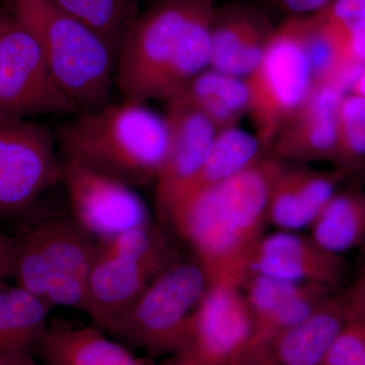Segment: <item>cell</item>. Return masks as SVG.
I'll list each match as a JSON object with an SVG mask.
<instances>
[{
    "mask_svg": "<svg viewBox=\"0 0 365 365\" xmlns=\"http://www.w3.org/2000/svg\"><path fill=\"white\" fill-rule=\"evenodd\" d=\"M285 162L269 153L258 163L190 198L172 228L193 250L211 285L242 287L265 235L271 189Z\"/></svg>",
    "mask_w": 365,
    "mask_h": 365,
    "instance_id": "6da1fadb",
    "label": "cell"
},
{
    "mask_svg": "<svg viewBox=\"0 0 365 365\" xmlns=\"http://www.w3.org/2000/svg\"><path fill=\"white\" fill-rule=\"evenodd\" d=\"M213 0H160L140 14L117 55L122 100L170 101L210 66Z\"/></svg>",
    "mask_w": 365,
    "mask_h": 365,
    "instance_id": "7a4b0ae2",
    "label": "cell"
},
{
    "mask_svg": "<svg viewBox=\"0 0 365 365\" xmlns=\"http://www.w3.org/2000/svg\"><path fill=\"white\" fill-rule=\"evenodd\" d=\"M67 160L132 188L155 184L170 145L165 117L146 103L122 100L74 115L57 131Z\"/></svg>",
    "mask_w": 365,
    "mask_h": 365,
    "instance_id": "3957f363",
    "label": "cell"
},
{
    "mask_svg": "<svg viewBox=\"0 0 365 365\" xmlns=\"http://www.w3.org/2000/svg\"><path fill=\"white\" fill-rule=\"evenodd\" d=\"M13 14L35 36L55 83L78 114L111 102L117 58L97 34L51 0H14Z\"/></svg>",
    "mask_w": 365,
    "mask_h": 365,
    "instance_id": "277c9868",
    "label": "cell"
},
{
    "mask_svg": "<svg viewBox=\"0 0 365 365\" xmlns=\"http://www.w3.org/2000/svg\"><path fill=\"white\" fill-rule=\"evenodd\" d=\"M16 285L55 307L88 309V273L97 242L72 218H53L16 239Z\"/></svg>",
    "mask_w": 365,
    "mask_h": 365,
    "instance_id": "5b68a950",
    "label": "cell"
},
{
    "mask_svg": "<svg viewBox=\"0 0 365 365\" xmlns=\"http://www.w3.org/2000/svg\"><path fill=\"white\" fill-rule=\"evenodd\" d=\"M207 288V277L196 261L173 262L150 281L108 333L150 356L181 352L192 317Z\"/></svg>",
    "mask_w": 365,
    "mask_h": 365,
    "instance_id": "8992f818",
    "label": "cell"
},
{
    "mask_svg": "<svg viewBox=\"0 0 365 365\" xmlns=\"http://www.w3.org/2000/svg\"><path fill=\"white\" fill-rule=\"evenodd\" d=\"M175 261L155 223L97 242L88 273L86 314L108 332L150 281Z\"/></svg>",
    "mask_w": 365,
    "mask_h": 365,
    "instance_id": "52a82bcc",
    "label": "cell"
},
{
    "mask_svg": "<svg viewBox=\"0 0 365 365\" xmlns=\"http://www.w3.org/2000/svg\"><path fill=\"white\" fill-rule=\"evenodd\" d=\"M257 138L271 153L281 127L314 88L313 74L292 18L275 28L260 64L247 78Z\"/></svg>",
    "mask_w": 365,
    "mask_h": 365,
    "instance_id": "ba28073f",
    "label": "cell"
},
{
    "mask_svg": "<svg viewBox=\"0 0 365 365\" xmlns=\"http://www.w3.org/2000/svg\"><path fill=\"white\" fill-rule=\"evenodd\" d=\"M78 115L62 93L39 43L14 14L0 13V122Z\"/></svg>",
    "mask_w": 365,
    "mask_h": 365,
    "instance_id": "9c48e42d",
    "label": "cell"
},
{
    "mask_svg": "<svg viewBox=\"0 0 365 365\" xmlns=\"http://www.w3.org/2000/svg\"><path fill=\"white\" fill-rule=\"evenodd\" d=\"M56 138L35 122H0V220L30 212L61 182Z\"/></svg>",
    "mask_w": 365,
    "mask_h": 365,
    "instance_id": "30bf717a",
    "label": "cell"
},
{
    "mask_svg": "<svg viewBox=\"0 0 365 365\" xmlns=\"http://www.w3.org/2000/svg\"><path fill=\"white\" fill-rule=\"evenodd\" d=\"M72 220L96 242L150 225V210L132 187L76 160L62 162Z\"/></svg>",
    "mask_w": 365,
    "mask_h": 365,
    "instance_id": "8fae6325",
    "label": "cell"
},
{
    "mask_svg": "<svg viewBox=\"0 0 365 365\" xmlns=\"http://www.w3.org/2000/svg\"><path fill=\"white\" fill-rule=\"evenodd\" d=\"M253 337V318L242 288L211 285L194 312L182 351L212 365H237Z\"/></svg>",
    "mask_w": 365,
    "mask_h": 365,
    "instance_id": "7c38bea8",
    "label": "cell"
},
{
    "mask_svg": "<svg viewBox=\"0 0 365 365\" xmlns=\"http://www.w3.org/2000/svg\"><path fill=\"white\" fill-rule=\"evenodd\" d=\"M168 102L169 150L155 182L158 213L163 222L202 169L218 132L203 113L182 98L176 96Z\"/></svg>",
    "mask_w": 365,
    "mask_h": 365,
    "instance_id": "4fadbf2b",
    "label": "cell"
},
{
    "mask_svg": "<svg viewBox=\"0 0 365 365\" xmlns=\"http://www.w3.org/2000/svg\"><path fill=\"white\" fill-rule=\"evenodd\" d=\"M347 319L344 297L334 292L299 323L251 343L237 365H322Z\"/></svg>",
    "mask_w": 365,
    "mask_h": 365,
    "instance_id": "5bb4252c",
    "label": "cell"
},
{
    "mask_svg": "<svg viewBox=\"0 0 365 365\" xmlns=\"http://www.w3.org/2000/svg\"><path fill=\"white\" fill-rule=\"evenodd\" d=\"M348 262L319 246L311 235L279 230L264 235L255 250L250 275L259 274L336 290L348 272Z\"/></svg>",
    "mask_w": 365,
    "mask_h": 365,
    "instance_id": "9a60e30c",
    "label": "cell"
},
{
    "mask_svg": "<svg viewBox=\"0 0 365 365\" xmlns=\"http://www.w3.org/2000/svg\"><path fill=\"white\" fill-rule=\"evenodd\" d=\"M346 93L331 81L314 86L304 104L274 138L271 153L283 162H332L338 113Z\"/></svg>",
    "mask_w": 365,
    "mask_h": 365,
    "instance_id": "2e32d148",
    "label": "cell"
},
{
    "mask_svg": "<svg viewBox=\"0 0 365 365\" xmlns=\"http://www.w3.org/2000/svg\"><path fill=\"white\" fill-rule=\"evenodd\" d=\"M274 31L267 14L259 7L244 2L216 7L209 67L235 78H248L260 64Z\"/></svg>",
    "mask_w": 365,
    "mask_h": 365,
    "instance_id": "e0dca14e",
    "label": "cell"
},
{
    "mask_svg": "<svg viewBox=\"0 0 365 365\" xmlns=\"http://www.w3.org/2000/svg\"><path fill=\"white\" fill-rule=\"evenodd\" d=\"M345 178L337 170H318L284 163L271 189L268 222L279 230L309 228Z\"/></svg>",
    "mask_w": 365,
    "mask_h": 365,
    "instance_id": "ac0fdd59",
    "label": "cell"
},
{
    "mask_svg": "<svg viewBox=\"0 0 365 365\" xmlns=\"http://www.w3.org/2000/svg\"><path fill=\"white\" fill-rule=\"evenodd\" d=\"M254 323L252 343L299 323L334 294L322 285L295 283L251 274L242 287Z\"/></svg>",
    "mask_w": 365,
    "mask_h": 365,
    "instance_id": "d6986e66",
    "label": "cell"
},
{
    "mask_svg": "<svg viewBox=\"0 0 365 365\" xmlns=\"http://www.w3.org/2000/svg\"><path fill=\"white\" fill-rule=\"evenodd\" d=\"M36 352L43 365H148L93 327L76 328L53 319Z\"/></svg>",
    "mask_w": 365,
    "mask_h": 365,
    "instance_id": "ffe728a7",
    "label": "cell"
},
{
    "mask_svg": "<svg viewBox=\"0 0 365 365\" xmlns=\"http://www.w3.org/2000/svg\"><path fill=\"white\" fill-rule=\"evenodd\" d=\"M269 153H269L256 135H252L237 126L228 127L218 131L202 169L182 192L165 220V225H168L178 209L197 193L248 169Z\"/></svg>",
    "mask_w": 365,
    "mask_h": 365,
    "instance_id": "44dd1931",
    "label": "cell"
},
{
    "mask_svg": "<svg viewBox=\"0 0 365 365\" xmlns=\"http://www.w3.org/2000/svg\"><path fill=\"white\" fill-rule=\"evenodd\" d=\"M51 304L16 285L0 282V353L31 355L47 330Z\"/></svg>",
    "mask_w": 365,
    "mask_h": 365,
    "instance_id": "7402d4cb",
    "label": "cell"
},
{
    "mask_svg": "<svg viewBox=\"0 0 365 365\" xmlns=\"http://www.w3.org/2000/svg\"><path fill=\"white\" fill-rule=\"evenodd\" d=\"M176 96L203 113L218 131L237 126L242 115L249 113L247 81L212 68L197 74Z\"/></svg>",
    "mask_w": 365,
    "mask_h": 365,
    "instance_id": "603a6c76",
    "label": "cell"
},
{
    "mask_svg": "<svg viewBox=\"0 0 365 365\" xmlns=\"http://www.w3.org/2000/svg\"><path fill=\"white\" fill-rule=\"evenodd\" d=\"M311 237L331 253L346 252L365 244V192L359 187L339 190L321 211Z\"/></svg>",
    "mask_w": 365,
    "mask_h": 365,
    "instance_id": "cb8c5ba5",
    "label": "cell"
},
{
    "mask_svg": "<svg viewBox=\"0 0 365 365\" xmlns=\"http://www.w3.org/2000/svg\"><path fill=\"white\" fill-rule=\"evenodd\" d=\"M62 11L88 26L116 56L138 18L137 0H51Z\"/></svg>",
    "mask_w": 365,
    "mask_h": 365,
    "instance_id": "d4e9b609",
    "label": "cell"
},
{
    "mask_svg": "<svg viewBox=\"0 0 365 365\" xmlns=\"http://www.w3.org/2000/svg\"><path fill=\"white\" fill-rule=\"evenodd\" d=\"M334 170L343 177L365 175V98L348 93L338 113Z\"/></svg>",
    "mask_w": 365,
    "mask_h": 365,
    "instance_id": "484cf974",
    "label": "cell"
},
{
    "mask_svg": "<svg viewBox=\"0 0 365 365\" xmlns=\"http://www.w3.org/2000/svg\"><path fill=\"white\" fill-rule=\"evenodd\" d=\"M321 14L342 41L346 59L365 64V0H332Z\"/></svg>",
    "mask_w": 365,
    "mask_h": 365,
    "instance_id": "4316f807",
    "label": "cell"
},
{
    "mask_svg": "<svg viewBox=\"0 0 365 365\" xmlns=\"http://www.w3.org/2000/svg\"><path fill=\"white\" fill-rule=\"evenodd\" d=\"M322 365H365V319L348 313Z\"/></svg>",
    "mask_w": 365,
    "mask_h": 365,
    "instance_id": "83f0119b",
    "label": "cell"
},
{
    "mask_svg": "<svg viewBox=\"0 0 365 365\" xmlns=\"http://www.w3.org/2000/svg\"><path fill=\"white\" fill-rule=\"evenodd\" d=\"M343 297L347 304L348 313L365 319V246L359 272Z\"/></svg>",
    "mask_w": 365,
    "mask_h": 365,
    "instance_id": "f1b7e54d",
    "label": "cell"
},
{
    "mask_svg": "<svg viewBox=\"0 0 365 365\" xmlns=\"http://www.w3.org/2000/svg\"><path fill=\"white\" fill-rule=\"evenodd\" d=\"M289 18L309 16L321 13L327 9L332 0H273Z\"/></svg>",
    "mask_w": 365,
    "mask_h": 365,
    "instance_id": "f546056e",
    "label": "cell"
},
{
    "mask_svg": "<svg viewBox=\"0 0 365 365\" xmlns=\"http://www.w3.org/2000/svg\"><path fill=\"white\" fill-rule=\"evenodd\" d=\"M16 239L0 232V282L14 277L16 268Z\"/></svg>",
    "mask_w": 365,
    "mask_h": 365,
    "instance_id": "4dcf8cb0",
    "label": "cell"
},
{
    "mask_svg": "<svg viewBox=\"0 0 365 365\" xmlns=\"http://www.w3.org/2000/svg\"><path fill=\"white\" fill-rule=\"evenodd\" d=\"M160 365H212L203 359H199L196 355L188 351L178 352L176 354L170 355L169 359H165Z\"/></svg>",
    "mask_w": 365,
    "mask_h": 365,
    "instance_id": "1f68e13d",
    "label": "cell"
},
{
    "mask_svg": "<svg viewBox=\"0 0 365 365\" xmlns=\"http://www.w3.org/2000/svg\"><path fill=\"white\" fill-rule=\"evenodd\" d=\"M0 365H40L32 359L31 355L0 353Z\"/></svg>",
    "mask_w": 365,
    "mask_h": 365,
    "instance_id": "d6a6232c",
    "label": "cell"
},
{
    "mask_svg": "<svg viewBox=\"0 0 365 365\" xmlns=\"http://www.w3.org/2000/svg\"><path fill=\"white\" fill-rule=\"evenodd\" d=\"M351 93H355V95L365 98V68L362 71L361 76L357 79L354 86H353Z\"/></svg>",
    "mask_w": 365,
    "mask_h": 365,
    "instance_id": "836d02e7",
    "label": "cell"
},
{
    "mask_svg": "<svg viewBox=\"0 0 365 365\" xmlns=\"http://www.w3.org/2000/svg\"><path fill=\"white\" fill-rule=\"evenodd\" d=\"M213 1H215V0H213Z\"/></svg>",
    "mask_w": 365,
    "mask_h": 365,
    "instance_id": "e575fe53",
    "label": "cell"
}]
</instances>
